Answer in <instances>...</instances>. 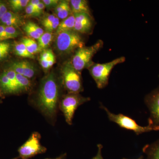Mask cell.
Here are the masks:
<instances>
[{"label":"cell","instance_id":"34","mask_svg":"<svg viewBox=\"0 0 159 159\" xmlns=\"http://www.w3.org/2000/svg\"><path fill=\"white\" fill-rule=\"evenodd\" d=\"M97 147H98V152L97 155L92 159H103L102 155V150L103 146L101 144H99L97 145Z\"/></svg>","mask_w":159,"mask_h":159},{"label":"cell","instance_id":"28","mask_svg":"<svg viewBox=\"0 0 159 159\" xmlns=\"http://www.w3.org/2000/svg\"><path fill=\"white\" fill-rule=\"evenodd\" d=\"M60 24L59 19L57 16L54 19L53 22L50 24L49 25L47 26L44 29L47 32H51L56 30L58 28V26Z\"/></svg>","mask_w":159,"mask_h":159},{"label":"cell","instance_id":"29","mask_svg":"<svg viewBox=\"0 0 159 159\" xmlns=\"http://www.w3.org/2000/svg\"><path fill=\"white\" fill-rule=\"evenodd\" d=\"M56 16H57L55 15L50 14L45 17L43 19L41 23L44 28H46V27L49 25L50 24L53 22Z\"/></svg>","mask_w":159,"mask_h":159},{"label":"cell","instance_id":"13","mask_svg":"<svg viewBox=\"0 0 159 159\" xmlns=\"http://www.w3.org/2000/svg\"><path fill=\"white\" fill-rule=\"evenodd\" d=\"M23 29L28 36L34 39H38L44 33L41 28L33 22H28Z\"/></svg>","mask_w":159,"mask_h":159},{"label":"cell","instance_id":"33","mask_svg":"<svg viewBox=\"0 0 159 159\" xmlns=\"http://www.w3.org/2000/svg\"><path fill=\"white\" fill-rule=\"evenodd\" d=\"M47 61H48V64L49 69L54 65V64L55 63V55H54L53 51L51 52L50 56H49V58H48V60H47Z\"/></svg>","mask_w":159,"mask_h":159},{"label":"cell","instance_id":"4","mask_svg":"<svg viewBox=\"0 0 159 159\" xmlns=\"http://www.w3.org/2000/svg\"><path fill=\"white\" fill-rule=\"evenodd\" d=\"M103 41H97L90 47H84L77 49L72 57L71 63L74 69L80 72L84 69L89 68L93 63L92 58L96 53L103 47Z\"/></svg>","mask_w":159,"mask_h":159},{"label":"cell","instance_id":"41","mask_svg":"<svg viewBox=\"0 0 159 159\" xmlns=\"http://www.w3.org/2000/svg\"><path fill=\"white\" fill-rule=\"evenodd\" d=\"M0 96H1V92H0Z\"/></svg>","mask_w":159,"mask_h":159},{"label":"cell","instance_id":"10","mask_svg":"<svg viewBox=\"0 0 159 159\" xmlns=\"http://www.w3.org/2000/svg\"><path fill=\"white\" fill-rule=\"evenodd\" d=\"M75 25L74 31L78 33H89L93 28L92 16L86 13L74 14Z\"/></svg>","mask_w":159,"mask_h":159},{"label":"cell","instance_id":"39","mask_svg":"<svg viewBox=\"0 0 159 159\" xmlns=\"http://www.w3.org/2000/svg\"><path fill=\"white\" fill-rule=\"evenodd\" d=\"M2 17V16L0 15V20H1V18Z\"/></svg>","mask_w":159,"mask_h":159},{"label":"cell","instance_id":"1","mask_svg":"<svg viewBox=\"0 0 159 159\" xmlns=\"http://www.w3.org/2000/svg\"><path fill=\"white\" fill-rule=\"evenodd\" d=\"M59 88L53 73L43 79L38 94L37 106L46 116L52 118L57 111Z\"/></svg>","mask_w":159,"mask_h":159},{"label":"cell","instance_id":"25","mask_svg":"<svg viewBox=\"0 0 159 159\" xmlns=\"http://www.w3.org/2000/svg\"><path fill=\"white\" fill-rule=\"evenodd\" d=\"M11 48V43L9 42H0V61L4 60L9 56Z\"/></svg>","mask_w":159,"mask_h":159},{"label":"cell","instance_id":"5","mask_svg":"<svg viewBox=\"0 0 159 159\" xmlns=\"http://www.w3.org/2000/svg\"><path fill=\"white\" fill-rule=\"evenodd\" d=\"M100 107L105 111L110 121L116 123L122 128L133 131L137 135L152 131L159 130V126L148 125L145 126H141L138 125L133 119L125 115L121 114H115L111 112L108 109L102 104Z\"/></svg>","mask_w":159,"mask_h":159},{"label":"cell","instance_id":"15","mask_svg":"<svg viewBox=\"0 0 159 159\" xmlns=\"http://www.w3.org/2000/svg\"><path fill=\"white\" fill-rule=\"evenodd\" d=\"M74 25L75 17L74 14H72L60 22L58 28L56 29V34L65 31H74Z\"/></svg>","mask_w":159,"mask_h":159},{"label":"cell","instance_id":"32","mask_svg":"<svg viewBox=\"0 0 159 159\" xmlns=\"http://www.w3.org/2000/svg\"><path fill=\"white\" fill-rule=\"evenodd\" d=\"M45 8V6L44 4L43 3L42 1H40L38 6L35 8L36 16H39L42 14Z\"/></svg>","mask_w":159,"mask_h":159},{"label":"cell","instance_id":"2","mask_svg":"<svg viewBox=\"0 0 159 159\" xmlns=\"http://www.w3.org/2000/svg\"><path fill=\"white\" fill-rule=\"evenodd\" d=\"M124 57L116 58L105 63H95L93 62L88 68L90 74L93 78L99 89H103L108 84L111 71L115 66L125 61Z\"/></svg>","mask_w":159,"mask_h":159},{"label":"cell","instance_id":"23","mask_svg":"<svg viewBox=\"0 0 159 159\" xmlns=\"http://www.w3.org/2000/svg\"><path fill=\"white\" fill-rule=\"evenodd\" d=\"M73 13L70 6V1L64 0L63 6L60 11L56 15V16L59 19L63 20L69 17Z\"/></svg>","mask_w":159,"mask_h":159},{"label":"cell","instance_id":"40","mask_svg":"<svg viewBox=\"0 0 159 159\" xmlns=\"http://www.w3.org/2000/svg\"><path fill=\"white\" fill-rule=\"evenodd\" d=\"M2 102V100H0V103Z\"/></svg>","mask_w":159,"mask_h":159},{"label":"cell","instance_id":"27","mask_svg":"<svg viewBox=\"0 0 159 159\" xmlns=\"http://www.w3.org/2000/svg\"><path fill=\"white\" fill-rule=\"evenodd\" d=\"M5 31L7 34L11 38V39H14L17 37L20 33L17 30V29L13 27L5 26Z\"/></svg>","mask_w":159,"mask_h":159},{"label":"cell","instance_id":"7","mask_svg":"<svg viewBox=\"0 0 159 159\" xmlns=\"http://www.w3.org/2000/svg\"><path fill=\"white\" fill-rule=\"evenodd\" d=\"M90 100L89 98L83 97L79 93H69L63 97L60 103V109L68 124H72L74 113L78 107Z\"/></svg>","mask_w":159,"mask_h":159},{"label":"cell","instance_id":"31","mask_svg":"<svg viewBox=\"0 0 159 159\" xmlns=\"http://www.w3.org/2000/svg\"><path fill=\"white\" fill-rule=\"evenodd\" d=\"M26 14L28 16H36V11L33 6L29 3L25 8Z\"/></svg>","mask_w":159,"mask_h":159},{"label":"cell","instance_id":"11","mask_svg":"<svg viewBox=\"0 0 159 159\" xmlns=\"http://www.w3.org/2000/svg\"><path fill=\"white\" fill-rule=\"evenodd\" d=\"M0 22L3 25L13 27L17 29L24 24L21 16L17 13L11 11H7L2 16L0 20Z\"/></svg>","mask_w":159,"mask_h":159},{"label":"cell","instance_id":"21","mask_svg":"<svg viewBox=\"0 0 159 159\" xmlns=\"http://www.w3.org/2000/svg\"><path fill=\"white\" fill-rule=\"evenodd\" d=\"M21 42L25 45L26 48L30 54L34 55L39 52L38 43L34 39L29 38H23L21 40Z\"/></svg>","mask_w":159,"mask_h":159},{"label":"cell","instance_id":"36","mask_svg":"<svg viewBox=\"0 0 159 159\" xmlns=\"http://www.w3.org/2000/svg\"><path fill=\"white\" fill-rule=\"evenodd\" d=\"M40 2V1H39V0H31V1H30L29 3L31 4V6H33L35 9V8L38 6Z\"/></svg>","mask_w":159,"mask_h":159},{"label":"cell","instance_id":"9","mask_svg":"<svg viewBox=\"0 0 159 159\" xmlns=\"http://www.w3.org/2000/svg\"><path fill=\"white\" fill-rule=\"evenodd\" d=\"M145 102L150 113L148 125L159 126V88L145 97Z\"/></svg>","mask_w":159,"mask_h":159},{"label":"cell","instance_id":"35","mask_svg":"<svg viewBox=\"0 0 159 159\" xmlns=\"http://www.w3.org/2000/svg\"><path fill=\"white\" fill-rule=\"evenodd\" d=\"M7 11V8L5 3L0 2V15L2 16Z\"/></svg>","mask_w":159,"mask_h":159},{"label":"cell","instance_id":"37","mask_svg":"<svg viewBox=\"0 0 159 159\" xmlns=\"http://www.w3.org/2000/svg\"><path fill=\"white\" fill-rule=\"evenodd\" d=\"M5 31V26L0 25V37L4 33Z\"/></svg>","mask_w":159,"mask_h":159},{"label":"cell","instance_id":"30","mask_svg":"<svg viewBox=\"0 0 159 159\" xmlns=\"http://www.w3.org/2000/svg\"><path fill=\"white\" fill-rule=\"evenodd\" d=\"M42 2L44 4L45 8L51 9L52 8H55L59 3L60 1L58 0H43Z\"/></svg>","mask_w":159,"mask_h":159},{"label":"cell","instance_id":"16","mask_svg":"<svg viewBox=\"0 0 159 159\" xmlns=\"http://www.w3.org/2000/svg\"><path fill=\"white\" fill-rule=\"evenodd\" d=\"M53 36L51 32H44L38 39L39 52L47 49L53 39Z\"/></svg>","mask_w":159,"mask_h":159},{"label":"cell","instance_id":"17","mask_svg":"<svg viewBox=\"0 0 159 159\" xmlns=\"http://www.w3.org/2000/svg\"><path fill=\"white\" fill-rule=\"evenodd\" d=\"M14 51L16 55L20 57L31 59H34L35 58L34 55L29 53L26 48L25 45L21 42L15 43L14 46Z\"/></svg>","mask_w":159,"mask_h":159},{"label":"cell","instance_id":"38","mask_svg":"<svg viewBox=\"0 0 159 159\" xmlns=\"http://www.w3.org/2000/svg\"><path fill=\"white\" fill-rule=\"evenodd\" d=\"M123 159H128L123 158ZM134 159H144V157H143V156H140V157H139L138 158Z\"/></svg>","mask_w":159,"mask_h":159},{"label":"cell","instance_id":"18","mask_svg":"<svg viewBox=\"0 0 159 159\" xmlns=\"http://www.w3.org/2000/svg\"><path fill=\"white\" fill-rule=\"evenodd\" d=\"M18 62L23 69V76L29 79L33 78L36 73V69L34 65L31 62L26 61H23Z\"/></svg>","mask_w":159,"mask_h":159},{"label":"cell","instance_id":"12","mask_svg":"<svg viewBox=\"0 0 159 159\" xmlns=\"http://www.w3.org/2000/svg\"><path fill=\"white\" fill-rule=\"evenodd\" d=\"M70 3L73 14L86 13L92 16L87 1L71 0Z\"/></svg>","mask_w":159,"mask_h":159},{"label":"cell","instance_id":"8","mask_svg":"<svg viewBox=\"0 0 159 159\" xmlns=\"http://www.w3.org/2000/svg\"><path fill=\"white\" fill-rule=\"evenodd\" d=\"M41 136L37 132L33 133L25 143L18 149L20 157L29 159L32 157L46 152V148L41 145Z\"/></svg>","mask_w":159,"mask_h":159},{"label":"cell","instance_id":"3","mask_svg":"<svg viewBox=\"0 0 159 159\" xmlns=\"http://www.w3.org/2000/svg\"><path fill=\"white\" fill-rule=\"evenodd\" d=\"M55 46L59 53L67 55L84 47V43L79 33L70 31L57 34Z\"/></svg>","mask_w":159,"mask_h":159},{"label":"cell","instance_id":"20","mask_svg":"<svg viewBox=\"0 0 159 159\" xmlns=\"http://www.w3.org/2000/svg\"><path fill=\"white\" fill-rule=\"evenodd\" d=\"M0 87L5 93L13 94L10 80L4 72L0 74Z\"/></svg>","mask_w":159,"mask_h":159},{"label":"cell","instance_id":"26","mask_svg":"<svg viewBox=\"0 0 159 159\" xmlns=\"http://www.w3.org/2000/svg\"><path fill=\"white\" fill-rule=\"evenodd\" d=\"M52 51L51 49H46L42 51L41 53L39 58L40 64L43 68L45 70H47L49 69L47 60Z\"/></svg>","mask_w":159,"mask_h":159},{"label":"cell","instance_id":"14","mask_svg":"<svg viewBox=\"0 0 159 159\" xmlns=\"http://www.w3.org/2000/svg\"><path fill=\"white\" fill-rule=\"evenodd\" d=\"M143 152L146 155V159H159V139L145 145Z\"/></svg>","mask_w":159,"mask_h":159},{"label":"cell","instance_id":"6","mask_svg":"<svg viewBox=\"0 0 159 159\" xmlns=\"http://www.w3.org/2000/svg\"><path fill=\"white\" fill-rule=\"evenodd\" d=\"M63 83L69 93H79L83 91L80 72L76 70L71 61H68L61 69Z\"/></svg>","mask_w":159,"mask_h":159},{"label":"cell","instance_id":"22","mask_svg":"<svg viewBox=\"0 0 159 159\" xmlns=\"http://www.w3.org/2000/svg\"><path fill=\"white\" fill-rule=\"evenodd\" d=\"M16 78L21 93L28 92L31 86L30 80L23 75L17 74H16Z\"/></svg>","mask_w":159,"mask_h":159},{"label":"cell","instance_id":"24","mask_svg":"<svg viewBox=\"0 0 159 159\" xmlns=\"http://www.w3.org/2000/svg\"><path fill=\"white\" fill-rule=\"evenodd\" d=\"M29 2V0H11L9 2L11 9L13 11H18L26 8Z\"/></svg>","mask_w":159,"mask_h":159},{"label":"cell","instance_id":"19","mask_svg":"<svg viewBox=\"0 0 159 159\" xmlns=\"http://www.w3.org/2000/svg\"><path fill=\"white\" fill-rule=\"evenodd\" d=\"M4 72L10 80L13 90V94H18L21 93L16 78V73L10 68L6 70Z\"/></svg>","mask_w":159,"mask_h":159}]
</instances>
